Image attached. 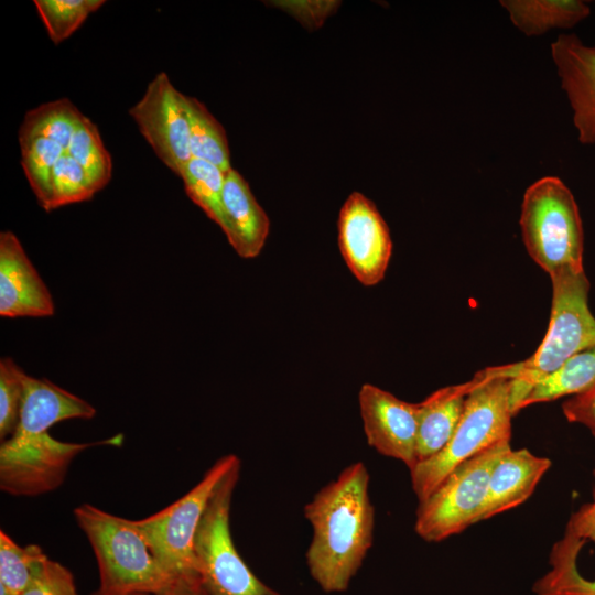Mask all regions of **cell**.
<instances>
[{"mask_svg":"<svg viewBox=\"0 0 595 595\" xmlns=\"http://www.w3.org/2000/svg\"><path fill=\"white\" fill-rule=\"evenodd\" d=\"M304 516L313 532L305 554L311 576L324 592L346 591L374 538L375 510L365 464L345 467L304 506Z\"/></svg>","mask_w":595,"mask_h":595,"instance_id":"1","label":"cell"},{"mask_svg":"<svg viewBox=\"0 0 595 595\" xmlns=\"http://www.w3.org/2000/svg\"><path fill=\"white\" fill-rule=\"evenodd\" d=\"M458 425L443 450L410 469L419 502L426 499L459 464L494 444L511 439L510 379L505 366L478 371Z\"/></svg>","mask_w":595,"mask_h":595,"instance_id":"2","label":"cell"},{"mask_svg":"<svg viewBox=\"0 0 595 595\" xmlns=\"http://www.w3.org/2000/svg\"><path fill=\"white\" fill-rule=\"evenodd\" d=\"M74 517L98 564L99 586L93 595H160L178 580L153 555L134 520L115 516L90 504L76 507Z\"/></svg>","mask_w":595,"mask_h":595,"instance_id":"3","label":"cell"},{"mask_svg":"<svg viewBox=\"0 0 595 595\" xmlns=\"http://www.w3.org/2000/svg\"><path fill=\"white\" fill-rule=\"evenodd\" d=\"M552 306L545 336L526 360L506 365L512 414L532 387L574 354L595 346V317L588 307L589 281L583 271L550 275Z\"/></svg>","mask_w":595,"mask_h":595,"instance_id":"4","label":"cell"},{"mask_svg":"<svg viewBox=\"0 0 595 595\" xmlns=\"http://www.w3.org/2000/svg\"><path fill=\"white\" fill-rule=\"evenodd\" d=\"M519 224L529 256L549 275L562 270H584L578 206L559 177L544 176L527 188Z\"/></svg>","mask_w":595,"mask_h":595,"instance_id":"5","label":"cell"},{"mask_svg":"<svg viewBox=\"0 0 595 595\" xmlns=\"http://www.w3.org/2000/svg\"><path fill=\"white\" fill-rule=\"evenodd\" d=\"M240 461L213 491L196 529L193 552L201 585L207 595H270L239 555L230 532V507Z\"/></svg>","mask_w":595,"mask_h":595,"instance_id":"6","label":"cell"},{"mask_svg":"<svg viewBox=\"0 0 595 595\" xmlns=\"http://www.w3.org/2000/svg\"><path fill=\"white\" fill-rule=\"evenodd\" d=\"M502 440L455 467L419 502L414 530L428 542H440L477 523L489 479L498 461L511 448Z\"/></svg>","mask_w":595,"mask_h":595,"instance_id":"7","label":"cell"},{"mask_svg":"<svg viewBox=\"0 0 595 595\" xmlns=\"http://www.w3.org/2000/svg\"><path fill=\"white\" fill-rule=\"evenodd\" d=\"M239 461L235 454L221 456L183 497L147 518L134 520L153 555L173 576L199 580L194 536L216 486Z\"/></svg>","mask_w":595,"mask_h":595,"instance_id":"8","label":"cell"},{"mask_svg":"<svg viewBox=\"0 0 595 595\" xmlns=\"http://www.w3.org/2000/svg\"><path fill=\"white\" fill-rule=\"evenodd\" d=\"M121 442V435L90 443L62 442L48 432L12 435L0 446V488L20 497L50 493L63 484L78 454L93 446L119 445Z\"/></svg>","mask_w":595,"mask_h":595,"instance_id":"9","label":"cell"},{"mask_svg":"<svg viewBox=\"0 0 595 595\" xmlns=\"http://www.w3.org/2000/svg\"><path fill=\"white\" fill-rule=\"evenodd\" d=\"M82 115L64 98L29 110L20 127L21 165L40 206L46 212L52 170L67 149Z\"/></svg>","mask_w":595,"mask_h":595,"instance_id":"10","label":"cell"},{"mask_svg":"<svg viewBox=\"0 0 595 595\" xmlns=\"http://www.w3.org/2000/svg\"><path fill=\"white\" fill-rule=\"evenodd\" d=\"M182 94L165 72L147 86L128 113L158 158L175 174L191 160L190 127Z\"/></svg>","mask_w":595,"mask_h":595,"instance_id":"11","label":"cell"},{"mask_svg":"<svg viewBox=\"0 0 595 595\" xmlns=\"http://www.w3.org/2000/svg\"><path fill=\"white\" fill-rule=\"evenodd\" d=\"M338 246L355 278L366 286L385 277L391 253L389 228L376 205L359 192H353L338 216Z\"/></svg>","mask_w":595,"mask_h":595,"instance_id":"12","label":"cell"},{"mask_svg":"<svg viewBox=\"0 0 595 595\" xmlns=\"http://www.w3.org/2000/svg\"><path fill=\"white\" fill-rule=\"evenodd\" d=\"M358 402L368 444L412 469L418 463L419 403L400 400L370 383L361 386Z\"/></svg>","mask_w":595,"mask_h":595,"instance_id":"13","label":"cell"},{"mask_svg":"<svg viewBox=\"0 0 595 595\" xmlns=\"http://www.w3.org/2000/svg\"><path fill=\"white\" fill-rule=\"evenodd\" d=\"M50 290L12 231L0 234V315L46 317L54 314Z\"/></svg>","mask_w":595,"mask_h":595,"instance_id":"14","label":"cell"},{"mask_svg":"<svg viewBox=\"0 0 595 595\" xmlns=\"http://www.w3.org/2000/svg\"><path fill=\"white\" fill-rule=\"evenodd\" d=\"M551 53L578 141L595 144V46L584 44L575 34H560L551 44Z\"/></svg>","mask_w":595,"mask_h":595,"instance_id":"15","label":"cell"},{"mask_svg":"<svg viewBox=\"0 0 595 595\" xmlns=\"http://www.w3.org/2000/svg\"><path fill=\"white\" fill-rule=\"evenodd\" d=\"M221 212L220 228L235 251L245 259L257 257L268 238L270 220L247 181L235 169L225 176Z\"/></svg>","mask_w":595,"mask_h":595,"instance_id":"16","label":"cell"},{"mask_svg":"<svg viewBox=\"0 0 595 595\" xmlns=\"http://www.w3.org/2000/svg\"><path fill=\"white\" fill-rule=\"evenodd\" d=\"M550 467L548 457L534 455L527 448L507 451L493 469L477 522L524 502Z\"/></svg>","mask_w":595,"mask_h":595,"instance_id":"17","label":"cell"},{"mask_svg":"<svg viewBox=\"0 0 595 595\" xmlns=\"http://www.w3.org/2000/svg\"><path fill=\"white\" fill-rule=\"evenodd\" d=\"M95 414L96 409L86 400L47 379L26 375L20 419L12 435L48 432V429L58 422L91 419Z\"/></svg>","mask_w":595,"mask_h":595,"instance_id":"18","label":"cell"},{"mask_svg":"<svg viewBox=\"0 0 595 595\" xmlns=\"http://www.w3.org/2000/svg\"><path fill=\"white\" fill-rule=\"evenodd\" d=\"M475 383L473 377L465 383L441 388L419 402L418 463L434 456L450 442L462 418L466 397Z\"/></svg>","mask_w":595,"mask_h":595,"instance_id":"19","label":"cell"},{"mask_svg":"<svg viewBox=\"0 0 595 595\" xmlns=\"http://www.w3.org/2000/svg\"><path fill=\"white\" fill-rule=\"evenodd\" d=\"M500 4L513 25L529 36L570 29L591 13L587 3L580 0H502Z\"/></svg>","mask_w":595,"mask_h":595,"instance_id":"20","label":"cell"},{"mask_svg":"<svg viewBox=\"0 0 595 595\" xmlns=\"http://www.w3.org/2000/svg\"><path fill=\"white\" fill-rule=\"evenodd\" d=\"M585 541L564 531L550 552V570L532 587L536 595H595V578L584 577L577 558Z\"/></svg>","mask_w":595,"mask_h":595,"instance_id":"21","label":"cell"},{"mask_svg":"<svg viewBox=\"0 0 595 595\" xmlns=\"http://www.w3.org/2000/svg\"><path fill=\"white\" fill-rule=\"evenodd\" d=\"M595 385V346L574 354L559 368L541 378L519 405L549 402L582 393Z\"/></svg>","mask_w":595,"mask_h":595,"instance_id":"22","label":"cell"},{"mask_svg":"<svg viewBox=\"0 0 595 595\" xmlns=\"http://www.w3.org/2000/svg\"><path fill=\"white\" fill-rule=\"evenodd\" d=\"M182 102L188 120L192 158L210 162L225 173L229 172L232 167L224 127L198 99L182 94Z\"/></svg>","mask_w":595,"mask_h":595,"instance_id":"23","label":"cell"},{"mask_svg":"<svg viewBox=\"0 0 595 595\" xmlns=\"http://www.w3.org/2000/svg\"><path fill=\"white\" fill-rule=\"evenodd\" d=\"M178 176L187 196L221 227V193L226 173L210 162L191 158Z\"/></svg>","mask_w":595,"mask_h":595,"instance_id":"24","label":"cell"},{"mask_svg":"<svg viewBox=\"0 0 595 595\" xmlns=\"http://www.w3.org/2000/svg\"><path fill=\"white\" fill-rule=\"evenodd\" d=\"M66 151L85 167L98 192L108 184L112 171L111 156L97 126L86 116L82 115Z\"/></svg>","mask_w":595,"mask_h":595,"instance_id":"25","label":"cell"},{"mask_svg":"<svg viewBox=\"0 0 595 595\" xmlns=\"http://www.w3.org/2000/svg\"><path fill=\"white\" fill-rule=\"evenodd\" d=\"M46 559L41 547H21L3 530L0 531V585L10 595H21Z\"/></svg>","mask_w":595,"mask_h":595,"instance_id":"26","label":"cell"},{"mask_svg":"<svg viewBox=\"0 0 595 595\" xmlns=\"http://www.w3.org/2000/svg\"><path fill=\"white\" fill-rule=\"evenodd\" d=\"M33 2L54 44L68 39L90 13L105 3L104 0H34Z\"/></svg>","mask_w":595,"mask_h":595,"instance_id":"27","label":"cell"},{"mask_svg":"<svg viewBox=\"0 0 595 595\" xmlns=\"http://www.w3.org/2000/svg\"><path fill=\"white\" fill-rule=\"evenodd\" d=\"M97 192L85 167L65 150L52 170L48 212L88 201Z\"/></svg>","mask_w":595,"mask_h":595,"instance_id":"28","label":"cell"},{"mask_svg":"<svg viewBox=\"0 0 595 595\" xmlns=\"http://www.w3.org/2000/svg\"><path fill=\"white\" fill-rule=\"evenodd\" d=\"M26 374L13 359L0 360V439H9L15 431L24 396Z\"/></svg>","mask_w":595,"mask_h":595,"instance_id":"29","label":"cell"},{"mask_svg":"<svg viewBox=\"0 0 595 595\" xmlns=\"http://www.w3.org/2000/svg\"><path fill=\"white\" fill-rule=\"evenodd\" d=\"M21 595H78V593L71 571L47 558Z\"/></svg>","mask_w":595,"mask_h":595,"instance_id":"30","label":"cell"},{"mask_svg":"<svg viewBox=\"0 0 595 595\" xmlns=\"http://www.w3.org/2000/svg\"><path fill=\"white\" fill-rule=\"evenodd\" d=\"M562 411L569 422L586 426L595 437V385L564 401Z\"/></svg>","mask_w":595,"mask_h":595,"instance_id":"31","label":"cell"},{"mask_svg":"<svg viewBox=\"0 0 595 595\" xmlns=\"http://www.w3.org/2000/svg\"><path fill=\"white\" fill-rule=\"evenodd\" d=\"M595 478V469L593 470ZM565 531L595 544V500L584 504L570 517Z\"/></svg>","mask_w":595,"mask_h":595,"instance_id":"32","label":"cell"},{"mask_svg":"<svg viewBox=\"0 0 595 595\" xmlns=\"http://www.w3.org/2000/svg\"><path fill=\"white\" fill-rule=\"evenodd\" d=\"M131 595H154L147 593H136ZM160 595H207L198 578L181 577L163 594Z\"/></svg>","mask_w":595,"mask_h":595,"instance_id":"33","label":"cell"},{"mask_svg":"<svg viewBox=\"0 0 595 595\" xmlns=\"http://www.w3.org/2000/svg\"><path fill=\"white\" fill-rule=\"evenodd\" d=\"M0 595H10L2 585H0Z\"/></svg>","mask_w":595,"mask_h":595,"instance_id":"34","label":"cell"},{"mask_svg":"<svg viewBox=\"0 0 595 595\" xmlns=\"http://www.w3.org/2000/svg\"><path fill=\"white\" fill-rule=\"evenodd\" d=\"M270 595H280V594L273 591Z\"/></svg>","mask_w":595,"mask_h":595,"instance_id":"35","label":"cell"}]
</instances>
